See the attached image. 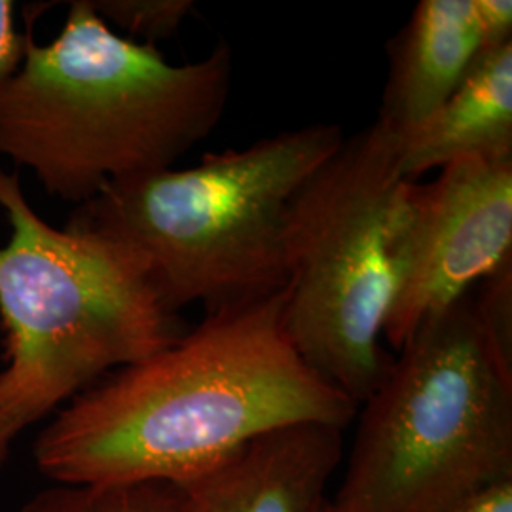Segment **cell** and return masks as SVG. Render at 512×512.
<instances>
[{
	"label": "cell",
	"instance_id": "cell-16",
	"mask_svg": "<svg viewBox=\"0 0 512 512\" xmlns=\"http://www.w3.org/2000/svg\"><path fill=\"white\" fill-rule=\"evenodd\" d=\"M319 512H336L334 511V509H332V505H330V499H327V501H325V505H323V507H321V511Z\"/></svg>",
	"mask_w": 512,
	"mask_h": 512
},
{
	"label": "cell",
	"instance_id": "cell-12",
	"mask_svg": "<svg viewBox=\"0 0 512 512\" xmlns=\"http://www.w3.org/2000/svg\"><path fill=\"white\" fill-rule=\"evenodd\" d=\"M97 16L133 38L156 44L173 37L196 4L192 0H90ZM128 37V38H129Z\"/></svg>",
	"mask_w": 512,
	"mask_h": 512
},
{
	"label": "cell",
	"instance_id": "cell-7",
	"mask_svg": "<svg viewBox=\"0 0 512 512\" xmlns=\"http://www.w3.org/2000/svg\"><path fill=\"white\" fill-rule=\"evenodd\" d=\"M512 258V160L465 158L418 184L397 293L384 327L393 349Z\"/></svg>",
	"mask_w": 512,
	"mask_h": 512
},
{
	"label": "cell",
	"instance_id": "cell-1",
	"mask_svg": "<svg viewBox=\"0 0 512 512\" xmlns=\"http://www.w3.org/2000/svg\"><path fill=\"white\" fill-rule=\"evenodd\" d=\"M287 289L209 311L196 329L74 397L35 442L57 484L202 475L275 429H346L357 404L298 355L285 330Z\"/></svg>",
	"mask_w": 512,
	"mask_h": 512
},
{
	"label": "cell",
	"instance_id": "cell-8",
	"mask_svg": "<svg viewBox=\"0 0 512 512\" xmlns=\"http://www.w3.org/2000/svg\"><path fill=\"white\" fill-rule=\"evenodd\" d=\"M342 456L338 427L275 429L183 482L186 512H319Z\"/></svg>",
	"mask_w": 512,
	"mask_h": 512
},
{
	"label": "cell",
	"instance_id": "cell-6",
	"mask_svg": "<svg viewBox=\"0 0 512 512\" xmlns=\"http://www.w3.org/2000/svg\"><path fill=\"white\" fill-rule=\"evenodd\" d=\"M416 186L401 173L397 135L374 120L291 205L285 330L306 365L357 406L393 363L382 342Z\"/></svg>",
	"mask_w": 512,
	"mask_h": 512
},
{
	"label": "cell",
	"instance_id": "cell-11",
	"mask_svg": "<svg viewBox=\"0 0 512 512\" xmlns=\"http://www.w3.org/2000/svg\"><path fill=\"white\" fill-rule=\"evenodd\" d=\"M19 512H186V494L169 480L54 482L29 497Z\"/></svg>",
	"mask_w": 512,
	"mask_h": 512
},
{
	"label": "cell",
	"instance_id": "cell-10",
	"mask_svg": "<svg viewBox=\"0 0 512 512\" xmlns=\"http://www.w3.org/2000/svg\"><path fill=\"white\" fill-rule=\"evenodd\" d=\"M397 150L410 181L465 158L512 160V42L480 52L450 99L397 135Z\"/></svg>",
	"mask_w": 512,
	"mask_h": 512
},
{
	"label": "cell",
	"instance_id": "cell-2",
	"mask_svg": "<svg viewBox=\"0 0 512 512\" xmlns=\"http://www.w3.org/2000/svg\"><path fill=\"white\" fill-rule=\"evenodd\" d=\"M232 76L224 42L173 65L156 44L118 35L90 0H76L50 44L29 35L18 71L0 84V154L78 207L107 184L173 167L211 135Z\"/></svg>",
	"mask_w": 512,
	"mask_h": 512
},
{
	"label": "cell",
	"instance_id": "cell-13",
	"mask_svg": "<svg viewBox=\"0 0 512 512\" xmlns=\"http://www.w3.org/2000/svg\"><path fill=\"white\" fill-rule=\"evenodd\" d=\"M475 14L482 52L511 44V0H475Z\"/></svg>",
	"mask_w": 512,
	"mask_h": 512
},
{
	"label": "cell",
	"instance_id": "cell-14",
	"mask_svg": "<svg viewBox=\"0 0 512 512\" xmlns=\"http://www.w3.org/2000/svg\"><path fill=\"white\" fill-rule=\"evenodd\" d=\"M27 33H19L14 19V2L0 0V84L16 73L25 57Z\"/></svg>",
	"mask_w": 512,
	"mask_h": 512
},
{
	"label": "cell",
	"instance_id": "cell-4",
	"mask_svg": "<svg viewBox=\"0 0 512 512\" xmlns=\"http://www.w3.org/2000/svg\"><path fill=\"white\" fill-rule=\"evenodd\" d=\"M10 239L0 247V473L16 440L105 374L139 363L184 330L137 260L92 232L55 228L0 169Z\"/></svg>",
	"mask_w": 512,
	"mask_h": 512
},
{
	"label": "cell",
	"instance_id": "cell-3",
	"mask_svg": "<svg viewBox=\"0 0 512 512\" xmlns=\"http://www.w3.org/2000/svg\"><path fill=\"white\" fill-rule=\"evenodd\" d=\"M336 124L287 129L188 169L110 183L74 209L69 228L109 239L137 260L167 310L205 313L281 293L296 194L344 145Z\"/></svg>",
	"mask_w": 512,
	"mask_h": 512
},
{
	"label": "cell",
	"instance_id": "cell-5",
	"mask_svg": "<svg viewBox=\"0 0 512 512\" xmlns=\"http://www.w3.org/2000/svg\"><path fill=\"white\" fill-rule=\"evenodd\" d=\"M512 482V357L473 291L427 319L363 403L336 512H450Z\"/></svg>",
	"mask_w": 512,
	"mask_h": 512
},
{
	"label": "cell",
	"instance_id": "cell-15",
	"mask_svg": "<svg viewBox=\"0 0 512 512\" xmlns=\"http://www.w3.org/2000/svg\"><path fill=\"white\" fill-rule=\"evenodd\" d=\"M450 512H512V482L499 484Z\"/></svg>",
	"mask_w": 512,
	"mask_h": 512
},
{
	"label": "cell",
	"instance_id": "cell-9",
	"mask_svg": "<svg viewBox=\"0 0 512 512\" xmlns=\"http://www.w3.org/2000/svg\"><path fill=\"white\" fill-rule=\"evenodd\" d=\"M482 52L475 0H421L389 48L380 120L395 135L450 99Z\"/></svg>",
	"mask_w": 512,
	"mask_h": 512
}]
</instances>
